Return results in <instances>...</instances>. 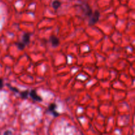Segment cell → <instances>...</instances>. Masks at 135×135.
I'll use <instances>...</instances> for the list:
<instances>
[{"instance_id":"obj_4","label":"cell","mask_w":135,"mask_h":135,"mask_svg":"<svg viewBox=\"0 0 135 135\" xmlns=\"http://www.w3.org/2000/svg\"><path fill=\"white\" fill-rule=\"evenodd\" d=\"M83 11H84V15H85L86 17H90V16L92 15V13H93L92 9L90 8V7L89 5L87 3H86L85 5H84V7H83Z\"/></svg>"},{"instance_id":"obj_8","label":"cell","mask_w":135,"mask_h":135,"mask_svg":"<svg viewBox=\"0 0 135 135\" xmlns=\"http://www.w3.org/2000/svg\"><path fill=\"white\" fill-rule=\"evenodd\" d=\"M19 94L21 98L25 99V100H26V99L28 98V96L29 91L28 90H26L21 91V92H19Z\"/></svg>"},{"instance_id":"obj_5","label":"cell","mask_w":135,"mask_h":135,"mask_svg":"<svg viewBox=\"0 0 135 135\" xmlns=\"http://www.w3.org/2000/svg\"><path fill=\"white\" fill-rule=\"evenodd\" d=\"M50 41L51 42V45H52L53 47H57L59 45V39L55 36L52 35L50 37Z\"/></svg>"},{"instance_id":"obj_3","label":"cell","mask_w":135,"mask_h":135,"mask_svg":"<svg viewBox=\"0 0 135 135\" xmlns=\"http://www.w3.org/2000/svg\"><path fill=\"white\" fill-rule=\"evenodd\" d=\"M56 108H57V105H56V104H51L48 107V110L50 111L51 113H52V115L55 117H59V116L60 115L59 113H58V112H57L56 111H55Z\"/></svg>"},{"instance_id":"obj_10","label":"cell","mask_w":135,"mask_h":135,"mask_svg":"<svg viewBox=\"0 0 135 135\" xmlns=\"http://www.w3.org/2000/svg\"><path fill=\"white\" fill-rule=\"evenodd\" d=\"M7 86H8L9 87V88H10V89L12 91H13V92H16V93H19V92H20V91L18 90L17 89V88H15V87H13V86H11L9 85V84H7Z\"/></svg>"},{"instance_id":"obj_11","label":"cell","mask_w":135,"mask_h":135,"mask_svg":"<svg viewBox=\"0 0 135 135\" xmlns=\"http://www.w3.org/2000/svg\"><path fill=\"white\" fill-rule=\"evenodd\" d=\"M3 86V81L2 79H0V89H1Z\"/></svg>"},{"instance_id":"obj_9","label":"cell","mask_w":135,"mask_h":135,"mask_svg":"<svg viewBox=\"0 0 135 135\" xmlns=\"http://www.w3.org/2000/svg\"><path fill=\"white\" fill-rule=\"evenodd\" d=\"M15 45L17 46V47H18L19 50H23L25 48V47H26V45L22 42H17V43H15Z\"/></svg>"},{"instance_id":"obj_12","label":"cell","mask_w":135,"mask_h":135,"mask_svg":"<svg viewBox=\"0 0 135 135\" xmlns=\"http://www.w3.org/2000/svg\"><path fill=\"white\" fill-rule=\"evenodd\" d=\"M12 133H12V132L11 131H5V133H3V134H5H5H11Z\"/></svg>"},{"instance_id":"obj_2","label":"cell","mask_w":135,"mask_h":135,"mask_svg":"<svg viewBox=\"0 0 135 135\" xmlns=\"http://www.w3.org/2000/svg\"><path fill=\"white\" fill-rule=\"evenodd\" d=\"M29 96L31 97V98L33 100H34V101H36V102H41L43 101V99H42V98L41 97V96H40L39 95H38V94H37L36 92V90L34 89H32L29 92Z\"/></svg>"},{"instance_id":"obj_1","label":"cell","mask_w":135,"mask_h":135,"mask_svg":"<svg viewBox=\"0 0 135 135\" xmlns=\"http://www.w3.org/2000/svg\"><path fill=\"white\" fill-rule=\"evenodd\" d=\"M100 17V13L99 11L96 10L94 13H92V15L90 17V20L88 21V25L90 26H94L98 22Z\"/></svg>"},{"instance_id":"obj_7","label":"cell","mask_w":135,"mask_h":135,"mask_svg":"<svg viewBox=\"0 0 135 135\" xmlns=\"http://www.w3.org/2000/svg\"><path fill=\"white\" fill-rule=\"evenodd\" d=\"M61 5V2L59 0H54L52 2V7L55 10H57Z\"/></svg>"},{"instance_id":"obj_6","label":"cell","mask_w":135,"mask_h":135,"mask_svg":"<svg viewBox=\"0 0 135 135\" xmlns=\"http://www.w3.org/2000/svg\"><path fill=\"white\" fill-rule=\"evenodd\" d=\"M30 33H25L22 37V42H23L26 46L30 44Z\"/></svg>"}]
</instances>
